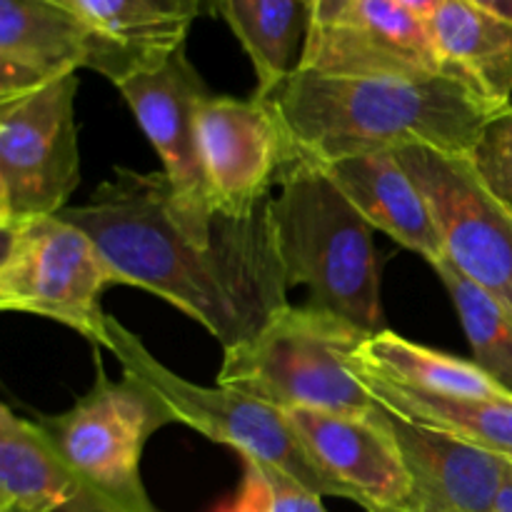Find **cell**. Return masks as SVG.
<instances>
[{
  "label": "cell",
  "mask_w": 512,
  "mask_h": 512,
  "mask_svg": "<svg viewBox=\"0 0 512 512\" xmlns=\"http://www.w3.org/2000/svg\"><path fill=\"white\" fill-rule=\"evenodd\" d=\"M385 410V408H383ZM410 490L393 512H495L512 458L385 410Z\"/></svg>",
  "instance_id": "cell-14"
},
{
  "label": "cell",
  "mask_w": 512,
  "mask_h": 512,
  "mask_svg": "<svg viewBox=\"0 0 512 512\" xmlns=\"http://www.w3.org/2000/svg\"><path fill=\"white\" fill-rule=\"evenodd\" d=\"M395 3L403 5L405 10L418 15V18L425 20V23H430V20L435 18V13L445 5V0H395Z\"/></svg>",
  "instance_id": "cell-28"
},
{
  "label": "cell",
  "mask_w": 512,
  "mask_h": 512,
  "mask_svg": "<svg viewBox=\"0 0 512 512\" xmlns=\"http://www.w3.org/2000/svg\"><path fill=\"white\" fill-rule=\"evenodd\" d=\"M323 168L375 230L420 255L433 268L445 258L443 240L435 228L428 200L398 155H360Z\"/></svg>",
  "instance_id": "cell-17"
},
{
  "label": "cell",
  "mask_w": 512,
  "mask_h": 512,
  "mask_svg": "<svg viewBox=\"0 0 512 512\" xmlns=\"http://www.w3.org/2000/svg\"><path fill=\"white\" fill-rule=\"evenodd\" d=\"M245 473L238 495L223 512H270V490L263 470L250 460H243Z\"/></svg>",
  "instance_id": "cell-26"
},
{
  "label": "cell",
  "mask_w": 512,
  "mask_h": 512,
  "mask_svg": "<svg viewBox=\"0 0 512 512\" xmlns=\"http://www.w3.org/2000/svg\"><path fill=\"white\" fill-rule=\"evenodd\" d=\"M273 230L288 288L305 285L310 305L365 333L383 328L375 228L323 165L290 163L273 198Z\"/></svg>",
  "instance_id": "cell-3"
},
{
  "label": "cell",
  "mask_w": 512,
  "mask_h": 512,
  "mask_svg": "<svg viewBox=\"0 0 512 512\" xmlns=\"http://www.w3.org/2000/svg\"><path fill=\"white\" fill-rule=\"evenodd\" d=\"M300 448L320 475L368 512H393L410 490L408 470L383 405L373 415L285 410Z\"/></svg>",
  "instance_id": "cell-13"
},
{
  "label": "cell",
  "mask_w": 512,
  "mask_h": 512,
  "mask_svg": "<svg viewBox=\"0 0 512 512\" xmlns=\"http://www.w3.org/2000/svg\"><path fill=\"white\" fill-rule=\"evenodd\" d=\"M78 88L70 73L0 103V230L68 208L80 185Z\"/></svg>",
  "instance_id": "cell-8"
},
{
  "label": "cell",
  "mask_w": 512,
  "mask_h": 512,
  "mask_svg": "<svg viewBox=\"0 0 512 512\" xmlns=\"http://www.w3.org/2000/svg\"><path fill=\"white\" fill-rule=\"evenodd\" d=\"M90 33V63L118 88L128 78L158 70L185 48L205 0H65Z\"/></svg>",
  "instance_id": "cell-15"
},
{
  "label": "cell",
  "mask_w": 512,
  "mask_h": 512,
  "mask_svg": "<svg viewBox=\"0 0 512 512\" xmlns=\"http://www.w3.org/2000/svg\"><path fill=\"white\" fill-rule=\"evenodd\" d=\"M433 270L453 300L473 363L512 398V310L445 258Z\"/></svg>",
  "instance_id": "cell-23"
},
{
  "label": "cell",
  "mask_w": 512,
  "mask_h": 512,
  "mask_svg": "<svg viewBox=\"0 0 512 512\" xmlns=\"http://www.w3.org/2000/svg\"><path fill=\"white\" fill-rule=\"evenodd\" d=\"M353 363L385 383L418 393L485 400L510 398L473 360L425 348L393 330L368 335L355 353Z\"/></svg>",
  "instance_id": "cell-20"
},
{
  "label": "cell",
  "mask_w": 512,
  "mask_h": 512,
  "mask_svg": "<svg viewBox=\"0 0 512 512\" xmlns=\"http://www.w3.org/2000/svg\"><path fill=\"white\" fill-rule=\"evenodd\" d=\"M495 512H512V475L508 478V483L503 485L498 495V503H495Z\"/></svg>",
  "instance_id": "cell-30"
},
{
  "label": "cell",
  "mask_w": 512,
  "mask_h": 512,
  "mask_svg": "<svg viewBox=\"0 0 512 512\" xmlns=\"http://www.w3.org/2000/svg\"><path fill=\"white\" fill-rule=\"evenodd\" d=\"M198 150L215 210L230 218L263 208L290 163L283 123L258 95H210L198 110Z\"/></svg>",
  "instance_id": "cell-12"
},
{
  "label": "cell",
  "mask_w": 512,
  "mask_h": 512,
  "mask_svg": "<svg viewBox=\"0 0 512 512\" xmlns=\"http://www.w3.org/2000/svg\"><path fill=\"white\" fill-rule=\"evenodd\" d=\"M368 335L330 310L288 303L258 333L225 348L218 385L283 413L305 408L373 415L378 403L353 368Z\"/></svg>",
  "instance_id": "cell-4"
},
{
  "label": "cell",
  "mask_w": 512,
  "mask_h": 512,
  "mask_svg": "<svg viewBox=\"0 0 512 512\" xmlns=\"http://www.w3.org/2000/svg\"><path fill=\"white\" fill-rule=\"evenodd\" d=\"M93 238L118 285L148 290L203 325L225 348L258 333L288 305L273 230V198L248 218L218 213L210 243L170 210L165 173L115 168L90 200L60 213Z\"/></svg>",
  "instance_id": "cell-1"
},
{
  "label": "cell",
  "mask_w": 512,
  "mask_h": 512,
  "mask_svg": "<svg viewBox=\"0 0 512 512\" xmlns=\"http://www.w3.org/2000/svg\"><path fill=\"white\" fill-rule=\"evenodd\" d=\"M108 350L123 370L135 373L153 385L160 398L175 410L178 423L198 430L213 443L228 445L240 458L258 465H270L293 475L305 488L323 498H340L338 488L318 473L305 450L300 448L283 410L265 405L228 388H205L180 378L165 368L143 340L130 333L120 320L108 315Z\"/></svg>",
  "instance_id": "cell-7"
},
{
  "label": "cell",
  "mask_w": 512,
  "mask_h": 512,
  "mask_svg": "<svg viewBox=\"0 0 512 512\" xmlns=\"http://www.w3.org/2000/svg\"><path fill=\"white\" fill-rule=\"evenodd\" d=\"M0 512H93L38 420L0 408Z\"/></svg>",
  "instance_id": "cell-18"
},
{
  "label": "cell",
  "mask_w": 512,
  "mask_h": 512,
  "mask_svg": "<svg viewBox=\"0 0 512 512\" xmlns=\"http://www.w3.org/2000/svg\"><path fill=\"white\" fill-rule=\"evenodd\" d=\"M353 3L355 0H318L313 8V13H310V25L328 23V20H333L335 15L343 13V10Z\"/></svg>",
  "instance_id": "cell-27"
},
{
  "label": "cell",
  "mask_w": 512,
  "mask_h": 512,
  "mask_svg": "<svg viewBox=\"0 0 512 512\" xmlns=\"http://www.w3.org/2000/svg\"><path fill=\"white\" fill-rule=\"evenodd\" d=\"M90 63L83 20L53 0H0V103Z\"/></svg>",
  "instance_id": "cell-16"
},
{
  "label": "cell",
  "mask_w": 512,
  "mask_h": 512,
  "mask_svg": "<svg viewBox=\"0 0 512 512\" xmlns=\"http://www.w3.org/2000/svg\"><path fill=\"white\" fill-rule=\"evenodd\" d=\"M215 15L230 25L253 63L258 98L273 93L298 68L310 28L303 0H215Z\"/></svg>",
  "instance_id": "cell-22"
},
{
  "label": "cell",
  "mask_w": 512,
  "mask_h": 512,
  "mask_svg": "<svg viewBox=\"0 0 512 512\" xmlns=\"http://www.w3.org/2000/svg\"><path fill=\"white\" fill-rule=\"evenodd\" d=\"M468 155L485 188L512 215V108L485 125Z\"/></svg>",
  "instance_id": "cell-24"
},
{
  "label": "cell",
  "mask_w": 512,
  "mask_h": 512,
  "mask_svg": "<svg viewBox=\"0 0 512 512\" xmlns=\"http://www.w3.org/2000/svg\"><path fill=\"white\" fill-rule=\"evenodd\" d=\"M353 368L375 403H380L390 413L512 458V398L485 400L418 393V390L385 383L365 373L355 363Z\"/></svg>",
  "instance_id": "cell-21"
},
{
  "label": "cell",
  "mask_w": 512,
  "mask_h": 512,
  "mask_svg": "<svg viewBox=\"0 0 512 512\" xmlns=\"http://www.w3.org/2000/svg\"><path fill=\"white\" fill-rule=\"evenodd\" d=\"M53 3H63V5H68V3H65V0H53Z\"/></svg>",
  "instance_id": "cell-32"
},
{
  "label": "cell",
  "mask_w": 512,
  "mask_h": 512,
  "mask_svg": "<svg viewBox=\"0 0 512 512\" xmlns=\"http://www.w3.org/2000/svg\"><path fill=\"white\" fill-rule=\"evenodd\" d=\"M465 3L475 5L490 15H498V18L512 20V0H465Z\"/></svg>",
  "instance_id": "cell-29"
},
{
  "label": "cell",
  "mask_w": 512,
  "mask_h": 512,
  "mask_svg": "<svg viewBox=\"0 0 512 512\" xmlns=\"http://www.w3.org/2000/svg\"><path fill=\"white\" fill-rule=\"evenodd\" d=\"M258 468L263 470L265 480H268L270 512H328L323 505V495L305 488L293 475L270 468V465H258Z\"/></svg>",
  "instance_id": "cell-25"
},
{
  "label": "cell",
  "mask_w": 512,
  "mask_h": 512,
  "mask_svg": "<svg viewBox=\"0 0 512 512\" xmlns=\"http://www.w3.org/2000/svg\"><path fill=\"white\" fill-rule=\"evenodd\" d=\"M118 90L163 163L175 220L190 238L210 243L218 210L198 150V110L213 95L208 83L180 48L158 70L133 75Z\"/></svg>",
  "instance_id": "cell-10"
},
{
  "label": "cell",
  "mask_w": 512,
  "mask_h": 512,
  "mask_svg": "<svg viewBox=\"0 0 512 512\" xmlns=\"http://www.w3.org/2000/svg\"><path fill=\"white\" fill-rule=\"evenodd\" d=\"M263 100L283 123L290 163L315 165L410 145L470 153L485 125L508 110L448 75L333 78L293 70Z\"/></svg>",
  "instance_id": "cell-2"
},
{
  "label": "cell",
  "mask_w": 512,
  "mask_h": 512,
  "mask_svg": "<svg viewBox=\"0 0 512 512\" xmlns=\"http://www.w3.org/2000/svg\"><path fill=\"white\" fill-rule=\"evenodd\" d=\"M295 70L333 78H453L430 25L395 0H355L328 23L310 25Z\"/></svg>",
  "instance_id": "cell-11"
},
{
  "label": "cell",
  "mask_w": 512,
  "mask_h": 512,
  "mask_svg": "<svg viewBox=\"0 0 512 512\" xmlns=\"http://www.w3.org/2000/svg\"><path fill=\"white\" fill-rule=\"evenodd\" d=\"M303 3L308 5V10H310V13H313V8H315V3H318V0H303Z\"/></svg>",
  "instance_id": "cell-31"
},
{
  "label": "cell",
  "mask_w": 512,
  "mask_h": 512,
  "mask_svg": "<svg viewBox=\"0 0 512 512\" xmlns=\"http://www.w3.org/2000/svg\"><path fill=\"white\" fill-rule=\"evenodd\" d=\"M35 420L88 490L93 512H158L143 488L140 458L145 443L178 418L153 385L128 370L110 380L95 358L93 388L65 413Z\"/></svg>",
  "instance_id": "cell-5"
},
{
  "label": "cell",
  "mask_w": 512,
  "mask_h": 512,
  "mask_svg": "<svg viewBox=\"0 0 512 512\" xmlns=\"http://www.w3.org/2000/svg\"><path fill=\"white\" fill-rule=\"evenodd\" d=\"M395 155L428 200L445 260L512 310V215L485 188L470 155L430 145Z\"/></svg>",
  "instance_id": "cell-9"
},
{
  "label": "cell",
  "mask_w": 512,
  "mask_h": 512,
  "mask_svg": "<svg viewBox=\"0 0 512 512\" xmlns=\"http://www.w3.org/2000/svg\"><path fill=\"white\" fill-rule=\"evenodd\" d=\"M115 283L108 260L85 230L60 215L3 228L0 308L38 315L108 348L103 293Z\"/></svg>",
  "instance_id": "cell-6"
},
{
  "label": "cell",
  "mask_w": 512,
  "mask_h": 512,
  "mask_svg": "<svg viewBox=\"0 0 512 512\" xmlns=\"http://www.w3.org/2000/svg\"><path fill=\"white\" fill-rule=\"evenodd\" d=\"M428 25L455 80L500 108H512V20L465 0H445Z\"/></svg>",
  "instance_id": "cell-19"
}]
</instances>
